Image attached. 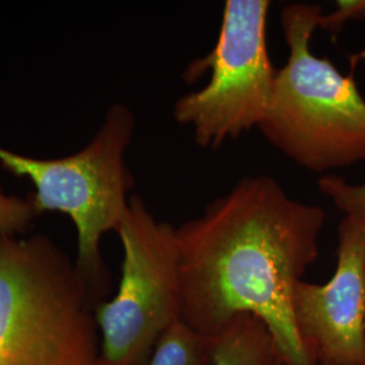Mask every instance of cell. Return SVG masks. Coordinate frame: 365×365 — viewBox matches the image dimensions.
<instances>
[{
  "label": "cell",
  "instance_id": "obj_4",
  "mask_svg": "<svg viewBox=\"0 0 365 365\" xmlns=\"http://www.w3.org/2000/svg\"><path fill=\"white\" fill-rule=\"evenodd\" d=\"M134 131V117L126 106L115 103L106 114L101 130L76 155L42 160L0 148V163L16 176L34 184L31 197L41 212L66 214L78 232V269L102 302L111 277L101 255L102 237L117 232L128 207L134 179L125 164V150Z\"/></svg>",
  "mask_w": 365,
  "mask_h": 365
},
{
  "label": "cell",
  "instance_id": "obj_3",
  "mask_svg": "<svg viewBox=\"0 0 365 365\" xmlns=\"http://www.w3.org/2000/svg\"><path fill=\"white\" fill-rule=\"evenodd\" d=\"M321 16L318 4L283 7L289 56L277 69L272 103L257 128L284 156L317 173L365 161V99L353 73L342 75L310 49Z\"/></svg>",
  "mask_w": 365,
  "mask_h": 365
},
{
  "label": "cell",
  "instance_id": "obj_12",
  "mask_svg": "<svg viewBox=\"0 0 365 365\" xmlns=\"http://www.w3.org/2000/svg\"><path fill=\"white\" fill-rule=\"evenodd\" d=\"M351 21H365V0H339L333 13L321 16L319 29L339 33Z\"/></svg>",
  "mask_w": 365,
  "mask_h": 365
},
{
  "label": "cell",
  "instance_id": "obj_6",
  "mask_svg": "<svg viewBox=\"0 0 365 365\" xmlns=\"http://www.w3.org/2000/svg\"><path fill=\"white\" fill-rule=\"evenodd\" d=\"M269 6V0H227L215 46L185 71L191 80L211 69L207 86L173 107L175 120L192 129L200 148H221L259 128L269 111L277 75L267 49Z\"/></svg>",
  "mask_w": 365,
  "mask_h": 365
},
{
  "label": "cell",
  "instance_id": "obj_1",
  "mask_svg": "<svg viewBox=\"0 0 365 365\" xmlns=\"http://www.w3.org/2000/svg\"><path fill=\"white\" fill-rule=\"evenodd\" d=\"M325 217L274 178L248 176L182 223V324L211 339L235 314H255L289 364L318 365L297 330L292 292L319 256Z\"/></svg>",
  "mask_w": 365,
  "mask_h": 365
},
{
  "label": "cell",
  "instance_id": "obj_2",
  "mask_svg": "<svg viewBox=\"0 0 365 365\" xmlns=\"http://www.w3.org/2000/svg\"><path fill=\"white\" fill-rule=\"evenodd\" d=\"M101 303L49 237L0 235V365H99Z\"/></svg>",
  "mask_w": 365,
  "mask_h": 365
},
{
  "label": "cell",
  "instance_id": "obj_11",
  "mask_svg": "<svg viewBox=\"0 0 365 365\" xmlns=\"http://www.w3.org/2000/svg\"><path fill=\"white\" fill-rule=\"evenodd\" d=\"M37 215L31 199L6 195L0 187V235L16 237L24 233Z\"/></svg>",
  "mask_w": 365,
  "mask_h": 365
},
{
  "label": "cell",
  "instance_id": "obj_8",
  "mask_svg": "<svg viewBox=\"0 0 365 365\" xmlns=\"http://www.w3.org/2000/svg\"><path fill=\"white\" fill-rule=\"evenodd\" d=\"M209 341L211 365H291L268 325L255 314H235Z\"/></svg>",
  "mask_w": 365,
  "mask_h": 365
},
{
  "label": "cell",
  "instance_id": "obj_7",
  "mask_svg": "<svg viewBox=\"0 0 365 365\" xmlns=\"http://www.w3.org/2000/svg\"><path fill=\"white\" fill-rule=\"evenodd\" d=\"M337 265L327 284L299 280L292 313L317 361L365 365V215H345L337 230Z\"/></svg>",
  "mask_w": 365,
  "mask_h": 365
},
{
  "label": "cell",
  "instance_id": "obj_13",
  "mask_svg": "<svg viewBox=\"0 0 365 365\" xmlns=\"http://www.w3.org/2000/svg\"><path fill=\"white\" fill-rule=\"evenodd\" d=\"M318 365H333L331 363H329V361H324V360H321V361H318Z\"/></svg>",
  "mask_w": 365,
  "mask_h": 365
},
{
  "label": "cell",
  "instance_id": "obj_5",
  "mask_svg": "<svg viewBox=\"0 0 365 365\" xmlns=\"http://www.w3.org/2000/svg\"><path fill=\"white\" fill-rule=\"evenodd\" d=\"M117 235L123 248L117 295L95 309L99 365H149L158 342L182 322L176 227L157 221L140 196H131Z\"/></svg>",
  "mask_w": 365,
  "mask_h": 365
},
{
  "label": "cell",
  "instance_id": "obj_10",
  "mask_svg": "<svg viewBox=\"0 0 365 365\" xmlns=\"http://www.w3.org/2000/svg\"><path fill=\"white\" fill-rule=\"evenodd\" d=\"M318 185L321 192L329 196L334 206L346 215H365V182L353 185L339 176L327 175Z\"/></svg>",
  "mask_w": 365,
  "mask_h": 365
},
{
  "label": "cell",
  "instance_id": "obj_9",
  "mask_svg": "<svg viewBox=\"0 0 365 365\" xmlns=\"http://www.w3.org/2000/svg\"><path fill=\"white\" fill-rule=\"evenodd\" d=\"M149 365H211L209 339L179 322L158 342Z\"/></svg>",
  "mask_w": 365,
  "mask_h": 365
}]
</instances>
